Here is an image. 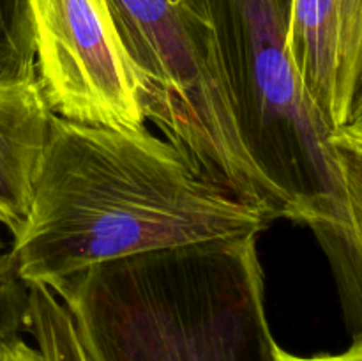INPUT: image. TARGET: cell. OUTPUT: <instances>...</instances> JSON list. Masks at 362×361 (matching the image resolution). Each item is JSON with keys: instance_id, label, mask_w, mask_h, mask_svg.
I'll return each mask as SVG.
<instances>
[{"instance_id": "10", "label": "cell", "mask_w": 362, "mask_h": 361, "mask_svg": "<svg viewBox=\"0 0 362 361\" xmlns=\"http://www.w3.org/2000/svg\"><path fill=\"white\" fill-rule=\"evenodd\" d=\"M35 74L30 0H0V81Z\"/></svg>"}, {"instance_id": "6", "label": "cell", "mask_w": 362, "mask_h": 361, "mask_svg": "<svg viewBox=\"0 0 362 361\" xmlns=\"http://www.w3.org/2000/svg\"><path fill=\"white\" fill-rule=\"evenodd\" d=\"M286 52L329 130L350 124L362 71V0H290Z\"/></svg>"}, {"instance_id": "13", "label": "cell", "mask_w": 362, "mask_h": 361, "mask_svg": "<svg viewBox=\"0 0 362 361\" xmlns=\"http://www.w3.org/2000/svg\"><path fill=\"white\" fill-rule=\"evenodd\" d=\"M352 122H362V71L359 76V84H357L356 98H354L352 115H350V124Z\"/></svg>"}, {"instance_id": "5", "label": "cell", "mask_w": 362, "mask_h": 361, "mask_svg": "<svg viewBox=\"0 0 362 361\" xmlns=\"http://www.w3.org/2000/svg\"><path fill=\"white\" fill-rule=\"evenodd\" d=\"M35 74L52 113L119 131L145 127L144 85L106 0H30Z\"/></svg>"}, {"instance_id": "3", "label": "cell", "mask_w": 362, "mask_h": 361, "mask_svg": "<svg viewBox=\"0 0 362 361\" xmlns=\"http://www.w3.org/2000/svg\"><path fill=\"white\" fill-rule=\"evenodd\" d=\"M144 85L147 120L211 183L290 219L239 133L207 0H106Z\"/></svg>"}, {"instance_id": "4", "label": "cell", "mask_w": 362, "mask_h": 361, "mask_svg": "<svg viewBox=\"0 0 362 361\" xmlns=\"http://www.w3.org/2000/svg\"><path fill=\"white\" fill-rule=\"evenodd\" d=\"M239 133L290 209V222L336 225L345 195L331 130L286 52L290 0H207Z\"/></svg>"}, {"instance_id": "11", "label": "cell", "mask_w": 362, "mask_h": 361, "mask_svg": "<svg viewBox=\"0 0 362 361\" xmlns=\"http://www.w3.org/2000/svg\"><path fill=\"white\" fill-rule=\"evenodd\" d=\"M276 361H362V338L352 340V345L341 353L313 354V356H299V354H292L278 345Z\"/></svg>"}, {"instance_id": "12", "label": "cell", "mask_w": 362, "mask_h": 361, "mask_svg": "<svg viewBox=\"0 0 362 361\" xmlns=\"http://www.w3.org/2000/svg\"><path fill=\"white\" fill-rule=\"evenodd\" d=\"M0 361H42L41 354L21 336L0 342Z\"/></svg>"}, {"instance_id": "8", "label": "cell", "mask_w": 362, "mask_h": 361, "mask_svg": "<svg viewBox=\"0 0 362 361\" xmlns=\"http://www.w3.org/2000/svg\"><path fill=\"white\" fill-rule=\"evenodd\" d=\"M329 145L338 165L345 195L343 219L311 229L324 251L338 290L346 333L362 338V122L336 127Z\"/></svg>"}, {"instance_id": "2", "label": "cell", "mask_w": 362, "mask_h": 361, "mask_svg": "<svg viewBox=\"0 0 362 361\" xmlns=\"http://www.w3.org/2000/svg\"><path fill=\"white\" fill-rule=\"evenodd\" d=\"M53 292L94 361H276L258 236L105 262Z\"/></svg>"}, {"instance_id": "14", "label": "cell", "mask_w": 362, "mask_h": 361, "mask_svg": "<svg viewBox=\"0 0 362 361\" xmlns=\"http://www.w3.org/2000/svg\"><path fill=\"white\" fill-rule=\"evenodd\" d=\"M4 246H6V244H4V239H2V236H0V251H4Z\"/></svg>"}, {"instance_id": "7", "label": "cell", "mask_w": 362, "mask_h": 361, "mask_svg": "<svg viewBox=\"0 0 362 361\" xmlns=\"http://www.w3.org/2000/svg\"><path fill=\"white\" fill-rule=\"evenodd\" d=\"M52 117L37 76L0 81V225L13 237L30 211Z\"/></svg>"}, {"instance_id": "9", "label": "cell", "mask_w": 362, "mask_h": 361, "mask_svg": "<svg viewBox=\"0 0 362 361\" xmlns=\"http://www.w3.org/2000/svg\"><path fill=\"white\" fill-rule=\"evenodd\" d=\"M27 333L42 361H94L64 301L45 285H28Z\"/></svg>"}, {"instance_id": "1", "label": "cell", "mask_w": 362, "mask_h": 361, "mask_svg": "<svg viewBox=\"0 0 362 361\" xmlns=\"http://www.w3.org/2000/svg\"><path fill=\"white\" fill-rule=\"evenodd\" d=\"M272 222L147 126L119 131L53 115L30 211L9 250L27 285L55 290L105 262L260 236Z\"/></svg>"}]
</instances>
